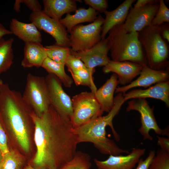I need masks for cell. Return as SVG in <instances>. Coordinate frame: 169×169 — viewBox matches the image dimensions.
Returning a JSON list of instances; mask_svg holds the SVG:
<instances>
[{
  "mask_svg": "<svg viewBox=\"0 0 169 169\" xmlns=\"http://www.w3.org/2000/svg\"><path fill=\"white\" fill-rule=\"evenodd\" d=\"M22 3V0H16L15 1L13 9L16 12L20 11V4Z\"/></svg>",
  "mask_w": 169,
  "mask_h": 169,
  "instance_id": "obj_41",
  "label": "cell"
},
{
  "mask_svg": "<svg viewBox=\"0 0 169 169\" xmlns=\"http://www.w3.org/2000/svg\"><path fill=\"white\" fill-rule=\"evenodd\" d=\"M98 13L89 7L87 9L79 8L77 9L74 14H67L61 18L59 22L70 33L75 26L81 23L92 22L97 18Z\"/></svg>",
  "mask_w": 169,
  "mask_h": 169,
  "instance_id": "obj_23",
  "label": "cell"
},
{
  "mask_svg": "<svg viewBox=\"0 0 169 169\" xmlns=\"http://www.w3.org/2000/svg\"><path fill=\"white\" fill-rule=\"evenodd\" d=\"M24 102L38 116L45 112L51 105L45 77L28 73L23 95Z\"/></svg>",
  "mask_w": 169,
  "mask_h": 169,
  "instance_id": "obj_6",
  "label": "cell"
},
{
  "mask_svg": "<svg viewBox=\"0 0 169 169\" xmlns=\"http://www.w3.org/2000/svg\"><path fill=\"white\" fill-rule=\"evenodd\" d=\"M41 67L49 73L55 75L66 87H70L73 83L72 79L66 73L64 66L52 60L48 57Z\"/></svg>",
  "mask_w": 169,
  "mask_h": 169,
  "instance_id": "obj_25",
  "label": "cell"
},
{
  "mask_svg": "<svg viewBox=\"0 0 169 169\" xmlns=\"http://www.w3.org/2000/svg\"><path fill=\"white\" fill-rule=\"evenodd\" d=\"M3 154L1 152V150H0V163L2 159V158H3Z\"/></svg>",
  "mask_w": 169,
  "mask_h": 169,
  "instance_id": "obj_43",
  "label": "cell"
},
{
  "mask_svg": "<svg viewBox=\"0 0 169 169\" xmlns=\"http://www.w3.org/2000/svg\"><path fill=\"white\" fill-rule=\"evenodd\" d=\"M143 66L128 61L117 62L110 60L102 69L105 73L113 72L117 76L119 84L125 85L139 75Z\"/></svg>",
  "mask_w": 169,
  "mask_h": 169,
  "instance_id": "obj_16",
  "label": "cell"
},
{
  "mask_svg": "<svg viewBox=\"0 0 169 169\" xmlns=\"http://www.w3.org/2000/svg\"><path fill=\"white\" fill-rule=\"evenodd\" d=\"M95 70L88 68L82 69L71 72L73 81L76 85L87 86L90 88L91 92L95 93L97 90L94 82L93 74Z\"/></svg>",
  "mask_w": 169,
  "mask_h": 169,
  "instance_id": "obj_26",
  "label": "cell"
},
{
  "mask_svg": "<svg viewBox=\"0 0 169 169\" xmlns=\"http://www.w3.org/2000/svg\"><path fill=\"white\" fill-rule=\"evenodd\" d=\"M47 57L44 47L41 43H25L24 48V56L21 65L24 68L41 67Z\"/></svg>",
  "mask_w": 169,
  "mask_h": 169,
  "instance_id": "obj_20",
  "label": "cell"
},
{
  "mask_svg": "<svg viewBox=\"0 0 169 169\" xmlns=\"http://www.w3.org/2000/svg\"><path fill=\"white\" fill-rule=\"evenodd\" d=\"M104 18L101 15L92 23L74 27L69 36V46L72 52L85 51L93 47L101 39L102 27Z\"/></svg>",
  "mask_w": 169,
  "mask_h": 169,
  "instance_id": "obj_7",
  "label": "cell"
},
{
  "mask_svg": "<svg viewBox=\"0 0 169 169\" xmlns=\"http://www.w3.org/2000/svg\"><path fill=\"white\" fill-rule=\"evenodd\" d=\"M0 150L3 155L10 151L8 144L7 136L3 125L0 123Z\"/></svg>",
  "mask_w": 169,
  "mask_h": 169,
  "instance_id": "obj_34",
  "label": "cell"
},
{
  "mask_svg": "<svg viewBox=\"0 0 169 169\" xmlns=\"http://www.w3.org/2000/svg\"><path fill=\"white\" fill-rule=\"evenodd\" d=\"M138 33L147 66L155 70L168 68L169 47L160 35L159 26L149 25Z\"/></svg>",
  "mask_w": 169,
  "mask_h": 169,
  "instance_id": "obj_5",
  "label": "cell"
},
{
  "mask_svg": "<svg viewBox=\"0 0 169 169\" xmlns=\"http://www.w3.org/2000/svg\"><path fill=\"white\" fill-rule=\"evenodd\" d=\"M24 163L23 158L14 151L4 154L0 163V169H22Z\"/></svg>",
  "mask_w": 169,
  "mask_h": 169,
  "instance_id": "obj_29",
  "label": "cell"
},
{
  "mask_svg": "<svg viewBox=\"0 0 169 169\" xmlns=\"http://www.w3.org/2000/svg\"><path fill=\"white\" fill-rule=\"evenodd\" d=\"M125 101L136 98H152L160 100L169 107V81L155 84L146 89L132 90L123 94Z\"/></svg>",
  "mask_w": 169,
  "mask_h": 169,
  "instance_id": "obj_17",
  "label": "cell"
},
{
  "mask_svg": "<svg viewBox=\"0 0 169 169\" xmlns=\"http://www.w3.org/2000/svg\"><path fill=\"white\" fill-rule=\"evenodd\" d=\"M125 102L123 94L117 93L114 98L113 107L107 115L97 117L74 128L78 143H92L101 153L105 154L117 155L123 153L129 154L128 150L119 148L114 141L106 136L105 129L106 126H110L116 140H120V136L114 128L113 120Z\"/></svg>",
  "mask_w": 169,
  "mask_h": 169,
  "instance_id": "obj_3",
  "label": "cell"
},
{
  "mask_svg": "<svg viewBox=\"0 0 169 169\" xmlns=\"http://www.w3.org/2000/svg\"><path fill=\"white\" fill-rule=\"evenodd\" d=\"M169 22V9L163 0H160L158 11L152 19L151 25L159 26Z\"/></svg>",
  "mask_w": 169,
  "mask_h": 169,
  "instance_id": "obj_31",
  "label": "cell"
},
{
  "mask_svg": "<svg viewBox=\"0 0 169 169\" xmlns=\"http://www.w3.org/2000/svg\"><path fill=\"white\" fill-rule=\"evenodd\" d=\"M51 105L59 113L71 118L73 114L71 99L65 92L62 83L54 75L49 74L45 77Z\"/></svg>",
  "mask_w": 169,
  "mask_h": 169,
  "instance_id": "obj_11",
  "label": "cell"
},
{
  "mask_svg": "<svg viewBox=\"0 0 169 169\" xmlns=\"http://www.w3.org/2000/svg\"><path fill=\"white\" fill-rule=\"evenodd\" d=\"M84 2L98 12L104 13L108 7L107 0H84Z\"/></svg>",
  "mask_w": 169,
  "mask_h": 169,
  "instance_id": "obj_33",
  "label": "cell"
},
{
  "mask_svg": "<svg viewBox=\"0 0 169 169\" xmlns=\"http://www.w3.org/2000/svg\"><path fill=\"white\" fill-rule=\"evenodd\" d=\"M65 65L67 67L70 73L87 68L83 62L79 58L74 55L71 51L67 58Z\"/></svg>",
  "mask_w": 169,
  "mask_h": 169,
  "instance_id": "obj_32",
  "label": "cell"
},
{
  "mask_svg": "<svg viewBox=\"0 0 169 169\" xmlns=\"http://www.w3.org/2000/svg\"><path fill=\"white\" fill-rule=\"evenodd\" d=\"M91 166L89 155L80 151H77L72 159L59 169H89Z\"/></svg>",
  "mask_w": 169,
  "mask_h": 169,
  "instance_id": "obj_28",
  "label": "cell"
},
{
  "mask_svg": "<svg viewBox=\"0 0 169 169\" xmlns=\"http://www.w3.org/2000/svg\"><path fill=\"white\" fill-rule=\"evenodd\" d=\"M24 169H36L33 167L31 165H29L26 166Z\"/></svg>",
  "mask_w": 169,
  "mask_h": 169,
  "instance_id": "obj_42",
  "label": "cell"
},
{
  "mask_svg": "<svg viewBox=\"0 0 169 169\" xmlns=\"http://www.w3.org/2000/svg\"><path fill=\"white\" fill-rule=\"evenodd\" d=\"M13 38L0 40V75L8 70L13 63Z\"/></svg>",
  "mask_w": 169,
  "mask_h": 169,
  "instance_id": "obj_24",
  "label": "cell"
},
{
  "mask_svg": "<svg viewBox=\"0 0 169 169\" xmlns=\"http://www.w3.org/2000/svg\"><path fill=\"white\" fill-rule=\"evenodd\" d=\"M36 152L32 166L36 169H59L72 159L77 136L70 118L51 105L41 116L32 112Z\"/></svg>",
  "mask_w": 169,
  "mask_h": 169,
  "instance_id": "obj_1",
  "label": "cell"
},
{
  "mask_svg": "<svg viewBox=\"0 0 169 169\" xmlns=\"http://www.w3.org/2000/svg\"><path fill=\"white\" fill-rule=\"evenodd\" d=\"M145 148H134L128 155L110 156L105 161L94 160L99 169H133L145 153Z\"/></svg>",
  "mask_w": 169,
  "mask_h": 169,
  "instance_id": "obj_15",
  "label": "cell"
},
{
  "mask_svg": "<svg viewBox=\"0 0 169 169\" xmlns=\"http://www.w3.org/2000/svg\"><path fill=\"white\" fill-rule=\"evenodd\" d=\"M71 51L83 62L87 68L91 70H95L97 66H104L110 60L108 55L109 48L107 38L101 39L87 50L78 52Z\"/></svg>",
  "mask_w": 169,
  "mask_h": 169,
  "instance_id": "obj_13",
  "label": "cell"
},
{
  "mask_svg": "<svg viewBox=\"0 0 169 169\" xmlns=\"http://www.w3.org/2000/svg\"><path fill=\"white\" fill-rule=\"evenodd\" d=\"M12 32L0 23V40L3 38V37L6 35L12 34Z\"/></svg>",
  "mask_w": 169,
  "mask_h": 169,
  "instance_id": "obj_40",
  "label": "cell"
},
{
  "mask_svg": "<svg viewBox=\"0 0 169 169\" xmlns=\"http://www.w3.org/2000/svg\"><path fill=\"white\" fill-rule=\"evenodd\" d=\"M31 109L19 91L9 85H0V123L11 130L22 149L28 152L30 149L29 125L32 121Z\"/></svg>",
  "mask_w": 169,
  "mask_h": 169,
  "instance_id": "obj_2",
  "label": "cell"
},
{
  "mask_svg": "<svg viewBox=\"0 0 169 169\" xmlns=\"http://www.w3.org/2000/svg\"><path fill=\"white\" fill-rule=\"evenodd\" d=\"M159 3L147 4L141 7L131 8L123 26L128 32H138L151 25L158 11Z\"/></svg>",
  "mask_w": 169,
  "mask_h": 169,
  "instance_id": "obj_12",
  "label": "cell"
},
{
  "mask_svg": "<svg viewBox=\"0 0 169 169\" xmlns=\"http://www.w3.org/2000/svg\"><path fill=\"white\" fill-rule=\"evenodd\" d=\"M139 77L129 84L116 89L115 93H125L128 90L134 88L142 87L146 88L153 84L169 81L168 69L155 70L149 68L147 65L142 66Z\"/></svg>",
  "mask_w": 169,
  "mask_h": 169,
  "instance_id": "obj_14",
  "label": "cell"
},
{
  "mask_svg": "<svg viewBox=\"0 0 169 169\" xmlns=\"http://www.w3.org/2000/svg\"><path fill=\"white\" fill-rule=\"evenodd\" d=\"M135 0H125L114 10L104 12L105 17L102 27L101 39L105 38L107 34L114 26L124 23L129 9Z\"/></svg>",
  "mask_w": 169,
  "mask_h": 169,
  "instance_id": "obj_18",
  "label": "cell"
},
{
  "mask_svg": "<svg viewBox=\"0 0 169 169\" xmlns=\"http://www.w3.org/2000/svg\"><path fill=\"white\" fill-rule=\"evenodd\" d=\"M157 145L160 146L161 149L169 153V138L157 136Z\"/></svg>",
  "mask_w": 169,
  "mask_h": 169,
  "instance_id": "obj_38",
  "label": "cell"
},
{
  "mask_svg": "<svg viewBox=\"0 0 169 169\" xmlns=\"http://www.w3.org/2000/svg\"></svg>",
  "mask_w": 169,
  "mask_h": 169,
  "instance_id": "obj_45",
  "label": "cell"
},
{
  "mask_svg": "<svg viewBox=\"0 0 169 169\" xmlns=\"http://www.w3.org/2000/svg\"><path fill=\"white\" fill-rule=\"evenodd\" d=\"M119 84L117 75L113 73L94 93L102 111L109 112L114 105V95Z\"/></svg>",
  "mask_w": 169,
  "mask_h": 169,
  "instance_id": "obj_19",
  "label": "cell"
},
{
  "mask_svg": "<svg viewBox=\"0 0 169 169\" xmlns=\"http://www.w3.org/2000/svg\"><path fill=\"white\" fill-rule=\"evenodd\" d=\"M128 103L126 108L127 112L135 110L140 114L141 126L139 131L144 140L151 141L153 137L149 134V131L153 130L159 135H166L169 137L168 128L164 129H161L158 125L154 115L153 108H151L145 99L136 98Z\"/></svg>",
  "mask_w": 169,
  "mask_h": 169,
  "instance_id": "obj_9",
  "label": "cell"
},
{
  "mask_svg": "<svg viewBox=\"0 0 169 169\" xmlns=\"http://www.w3.org/2000/svg\"><path fill=\"white\" fill-rule=\"evenodd\" d=\"M155 155L154 150L150 151L148 156L144 160L140 158L138 162V165L135 169H148L151 162Z\"/></svg>",
  "mask_w": 169,
  "mask_h": 169,
  "instance_id": "obj_35",
  "label": "cell"
},
{
  "mask_svg": "<svg viewBox=\"0 0 169 169\" xmlns=\"http://www.w3.org/2000/svg\"><path fill=\"white\" fill-rule=\"evenodd\" d=\"M124 23L114 26L108 33L107 38L112 60L147 65L138 32H128Z\"/></svg>",
  "mask_w": 169,
  "mask_h": 169,
  "instance_id": "obj_4",
  "label": "cell"
},
{
  "mask_svg": "<svg viewBox=\"0 0 169 169\" xmlns=\"http://www.w3.org/2000/svg\"><path fill=\"white\" fill-rule=\"evenodd\" d=\"M44 13L49 17L59 21L65 14H69L77 9L76 1L74 0H44Z\"/></svg>",
  "mask_w": 169,
  "mask_h": 169,
  "instance_id": "obj_22",
  "label": "cell"
},
{
  "mask_svg": "<svg viewBox=\"0 0 169 169\" xmlns=\"http://www.w3.org/2000/svg\"><path fill=\"white\" fill-rule=\"evenodd\" d=\"M148 169H169V153L161 149L158 150Z\"/></svg>",
  "mask_w": 169,
  "mask_h": 169,
  "instance_id": "obj_30",
  "label": "cell"
},
{
  "mask_svg": "<svg viewBox=\"0 0 169 169\" xmlns=\"http://www.w3.org/2000/svg\"><path fill=\"white\" fill-rule=\"evenodd\" d=\"M160 35L167 42H169V26L168 23H165L159 26Z\"/></svg>",
  "mask_w": 169,
  "mask_h": 169,
  "instance_id": "obj_37",
  "label": "cell"
},
{
  "mask_svg": "<svg viewBox=\"0 0 169 169\" xmlns=\"http://www.w3.org/2000/svg\"><path fill=\"white\" fill-rule=\"evenodd\" d=\"M22 2L31 10L32 12L42 10L41 5L37 0H22Z\"/></svg>",
  "mask_w": 169,
  "mask_h": 169,
  "instance_id": "obj_36",
  "label": "cell"
},
{
  "mask_svg": "<svg viewBox=\"0 0 169 169\" xmlns=\"http://www.w3.org/2000/svg\"><path fill=\"white\" fill-rule=\"evenodd\" d=\"M44 48L48 58L65 66L67 58L71 51L69 47L55 44Z\"/></svg>",
  "mask_w": 169,
  "mask_h": 169,
  "instance_id": "obj_27",
  "label": "cell"
},
{
  "mask_svg": "<svg viewBox=\"0 0 169 169\" xmlns=\"http://www.w3.org/2000/svg\"><path fill=\"white\" fill-rule=\"evenodd\" d=\"M158 0H138L134 5V8H137L145 6L147 4L153 3H159Z\"/></svg>",
  "mask_w": 169,
  "mask_h": 169,
  "instance_id": "obj_39",
  "label": "cell"
},
{
  "mask_svg": "<svg viewBox=\"0 0 169 169\" xmlns=\"http://www.w3.org/2000/svg\"><path fill=\"white\" fill-rule=\"evenodd\" d=\"M29 20L38 29L50 34L55 41V44L69 47V35L65 28L59 21L46 15L42 10L32 12Z\"/></svg>",
  "mask_w": 169,
  "mask_h": 169,
  "instance_id": "obj_10",
  "label": "cell"
},
{
  "mask_svg": "<svg viewBox=\"0 0 169 169\" xmlns=\"http://www.w3.org/2000/svg\"><path fill=\"white\" fill-rule=\"evenodd\" d=\"M10 31L12 34L22 40L25 43L35 42L41 43V33L33 23H25L13 18L10 23Z\"/></svg>",
  "mask_w": 169,
  "mask_h": 169,
  "instance_id": "obj_21",
  "label": "cell"
},
{
  "mask_svg": "<svg viewBox=\"0 0 169 169\" xmlns=\"http://www.w3.org/2000/svg\"><path fill=\"white\" fill-rule=\"evenodd\" d=\"M3 80L0 79V85L3 84Z\"/></svg>",
  "mask_w": 169,
  "mask_h": 169,
  "instance_id": "obj_44",
  "label": "cell"
},
{
  "mask_svg": "<svg viewBox=\"0 0 169 169\" xmlns=\"http://www.w3.org/2000/svg\"><path fill=\"white\" fill-rule=\"evenodd\" d=\"M73 114L70 118L74 128L82 126L102 116L103 112L92 92H82L71 99Z\"/></svg>",
  "mask_w": 169,
  "mask_h": 169,
  "instance_id": "obj_8",
  "label": "cell"
}]
</instances>
